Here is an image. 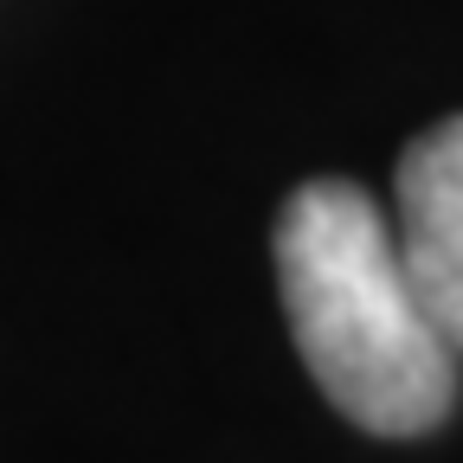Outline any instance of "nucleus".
Listing matches in <instances>:
<instances>
[{"label":"nucleus","mask_w":463,"mask_h":463,"mask_svg":"<svg viewBox=\"0 0 463 463\" xmlns=\"http://www.w3.org/2000/svg\"><path fill=\"white\" fill-rule=\"evenodd\" d=\"M283 316L316 386L361 431L412 438L450 412L457 354L425 316L386 213L354 181H309L277 219Z\"/></svg>","instance_id":"nucleus-1"},{"label":"nucleus","mask_w":463,"mask_h":463,"mask_svg":"<svg viewBox=\"0 0 463 463\" xmlns=\"http://www.w3.org/2000/svg\"><path fill=\"white\" fill-rule=\"evenodd\" d=\"M392 239L425 316L450 341V354H463V116L405 148Z\"/></svg>","instance_id":"nucleus-2"}]
</instances>
